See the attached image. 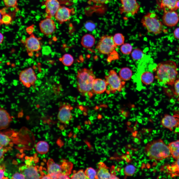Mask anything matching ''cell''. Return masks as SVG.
Returning a JSON list of instances; mask_svg holds the SVG:
<instances>
[{"label":"cell","mask_w":179,"mask_h":179,"mask_svg":"<svg viewBox=\"0 0 179 179\" xmlns=\"http://www.w3.org/2000/svg\"><path fill=\"white\" fill-rule=\"evenodd\" d=\"M0 44H1L2 43V42L3 41V40L4 36H3V34L2 33H0Z\"/></svg>","instance_id":"49"},{"label":"cell","mask_w":179,"mask_h":179,"mask_svg":"<svg viewBox=\"0 0 179 179\" xmlns=\"http://www.w3.org/2000/svg\"><path fill=\"white\" fill-rule=\"evenodd\" d=\"M68 175L62 173L59 174L58 176L57 179H69Z\"/></svg>","instance_id":"44"},{"label":"cell","mask_w":179,"mask_h":179,"mask_svg":"<svg viewBox=\"0 0 179 179\" xmlns=\"http://www.w3.org/2000/svg\"><path fill=\"white\" fill-rule=\"evenodd\" d=\"M44 5L45 7V17L50 18L55 16L60 6L58 0H45Z\"/></svg>","instance_id":"15"},{"label":"cell","mask_w":179,"mask_h":179,"mask_svg":"<svg viewBox=\"0 0 179 179\" xmlns=\"http://www.w3.org/2000/svg\"><path fill=\"white\" fill-rule=\"evenodd\" d=\"M119 76L123 80L127 81L130 80L132 76L131 70L128 67L122 68L119 72Z\"/></svg>","instance_id":"26"},{"label":"cell","mask_w":179,"mask_h":179,"mask_svg":"<svg viewBox=\"0 0 179 179\" xmlns=\"http://www.w3.org/2000/svg\"><path fill=\"white\" fill-rule=\"evenodd\" d=\"M0 145L3 146L7 145L10 141L9 137L1 132H0Z\"/></svg>","instance_id":"37"},{"label":"cell","mask_w":179,"mask_h":179,"mask_svg":"<svg viewBox=\"0 0 179 179\" xmlns=\"http://www.w3.org/2000/svg\"><path fill=\"white\" fill-rule=\"evenodd\" d=\"M161 124L164 127L172 131L179 126V114L173 115L165 114L161 120Z\"/></svg>","instance_id":"10"},{"label":"cell","mask_w":179,"mask_h":179,"mask_svg":"<svg viewBox=\"0 0 179 179\" xmlns=\"http://www.w3.org/2000/svg\"><path fill=\"white\" fill-rule=\"evenodd\" d=\"M0 129L1 130L8 127L12 119L6 110L2 107L0 108Z\"/></svg>","instance_id":"18"},{"label":"cell","mask_w":179,"mask_h":179,"mask_svg":"<svg viewBox=\"0 0 179 179\" xmlns=\"http://www.w3.org/2000/svg\"><path fill=\"white\" fill-rule=\"evenodd\" d=\"M162 20L163 23L165 25L171 27L177 24L179 21V17L175 11H168L164 9Z\"/></svg>","instance_id":"13"},{"label":"cell","mask_w":179,"mask_h":179,"mask_svg":"<svg viewBox=\"0 0 179 179\" xmlns=\"http://www.w3.org/2000/svg\"><path fill=\"white\" fill-rule=\"evenodd\" d=\"M155 71V77L159 83L169 85L174 84L178 75L176 64L171 60L158 64Z\"/></svg>","instance_id":"1"},{"label":"cell","mask_w":179,"mask_h":179,"mask_svg":"<svg viewBox=\"0 0 179 179\" xmlns=\"http://www.w3.org/2000/svg\"><path fill=\"white\" fill-rule=\"evenodd\" d=\"M73 107L69 103L63 104L60 107L57 115L58 120L61 123L67 124L71 120L73 116L71 110Z\"/></svg>","instance_id":"9"},{"label":"cell","mask_w":179,"mask_h":179,"mask_svg":"<svg viewBox=\"0 0 179 179\" xmlns=\"http://www.w3.org/2000/svg\"><path fill=\"white\" fill-rule=\"evenodd\" d=\"M141 22L148 32L155 35L160 34L164 30L162 23L155 13H147L143 16Z\"/></svg>","instance_id":"4"},{"label":"cell","mask_w":179,"mask_h":179,"mask_svg":"<svg viewBox=\"0 0 179 179\" xmlns=\"http://www.w3.org/2000/svg\"><path fill=\"white\" fill-rule=\"evenodd\" d=\"M39 158L36 157H34V161L35 163H37L38 162Z\"/></svg>","instance_id":"51"},{"label":"cell","mask_w":179,"mask_h":179,"mask_svg":"<svg viewBox=\"0 0 179 179\" xmlns=\"http://www.w3.org/2000/svg\"><path fill=\"white\" fill-rule=\"evenodd\" d=\"M29 158H30V157H28V156H26V157H25V159H26V160H28V159Z\"/></svg>","instance_id":"56"},{"label":"cell","mask_w":179,"mask_h":179,"mask_svg":"<svg viewBox=\"0 0 179 179\" xmlns=\"http://www.w3.org/2000/svg\"><path fill=\"white\" fill-rule=\"evenodd\" d=\"M44 160H43V161H44V162H46V160L45 159H44Z\"/></svg>","instance_id":"58"},{"label":"cell","mask_w":179,"mask_h":179,"mask_svg":"<svg viewBox=\"0 0 179 179\" xmlns=\"http://www.w3.org/2000/svg\"><path fill=\"white\" fill-rule=\"evenodd\" d=\"M25 176L21 174L16 172L12 176V179H25Z\"/></svg>","instance_id":"40"},{"label":"cell","mask_w":179,"mask_h":179,"mask_svg":"<svg viewBox=\"0 0 179 179\" xmlns=\"http://www.w3.org/2000/svg\"><path fill=\"white\" fill-rule=\"evenodd\" d=\"M17 163L16 161H15L14 160H13V163L14 164H17Z\"/></svg>","instance_id":"54"},{"label":"cell","mask_w":179,"mask_h":179,"mask_svg":"<svg viewBox=\"0 0 179 179\" xmlns=\"http://www.w3.org/2000/svg\"><path fill=\"white\" fill-rule=\"evenodd\" d=\"M5 169H3L0 168V179H3L4 177V172L5 171Z\"/></svg>","instance_id":"47"},{"label":"cell","mask_w":179,"mask_h":179,"mask_svg":"<svg viewBox=\"0 0 179 179\" xmlns=\"http://www.w3.org/2000/svg\"><path fill=\"white\" fill-rule=\"evenodd\" d=\"M105 78L109 88L108 92H109L114 93L120 91L125 87V81L121 78L114 70H110Z\"/></svg>","instance_id":"5"},{"label":"cell","mask_w":179,"mask_h":179,"mask_svg":"<svg viewBox=\"0 0 179 179\" xmlns=\"http://www.w3.org/2000/svg\"><path fill=\"white\" fill-rule=\"evenodd\" d=\"M132 49V46L130 44L126 43H124L121 45L120 50L123 54L128 55L131 53Z\"/></svg>","instance_id":"34"},{"label":"cell","mask_w":179,"mask_h":179,"mask_svg":"<svg viewBox=\"0 0 179 179\" xmlns=\"http://www.w3.org/2000/svg\"><path fill=\"white\" fill-rule=\"evenodd\" d=\"M60 60L64 65L67 66H71L74 61L73 56L70 54L68 53L64 54Z\"/></svg>","instance_id":"29"},{"label":"cell","mask_w":179,"mask_h":179,"mask_svg":"<svg viewBox=\"0 0 179 179\" xmlns=\"http://www.w3.org/2000/svg\"><path fill=\"white\" fill-rule=\"evenodd\" d=\"M136 169L133 165H129L127 166L124 168V172L126 175L131 176L134 174Z\"/></svg>","instance_id":"36"},{"label":"cell","mask_w":179,"mask_h":179,"mask_svg":"<svg viewBox=\"0 0 179 179\" xmlns=\"http://www.w3.org/2000/svg\"><path fill=\"white\" fill-rule=\"evenodd\" d=\"M39 26L41 32L46 36L51 35L56 29L54 21L49 18H46L41 20L39 23Z\"/></svg>","instance_id":"12"},{"label":"cell","mask_w":179,"mask_h":179,"mask_svg":"<svg viewBox=\"0 0 179 179\" xmlns=\"http://www.w3.org/2000/svg\"><path fill=\"white\" fill-rule=\"evenodd\" d=\"M97 166V179H111V175L109 172L108 168L104 163L100 162L98 163Z\"/></svg>","instance_id":"19"},{"label":"cell","mask_w":179,"mask_h":179,"mask_svg":"<svg viewBox=\"0 0 179 179\" xmlns=\"http://www.w3.org/2000/svg\"><path fill=\"white\" fill-rule=\"evenodd\" d=\"M7 151V149H4V153H5Z\"/></svg>","instance_id":"55"},{"label":"cell","mask_w":179,"mask_h":179,"mask_svg":"<svg viewBox=\"0 0 179 179\" xmlns=\"http://www.w3.org/2000/svg\"><path fill=\"white\" fill-rule=\"evenodd\" d=\"M177 6L178 9H179V0H178L177 4Z\"/></svg>","instance_id":"53"},{"label":"cell","mask_w":179,"mask_h":179,"mask_svg":"<svg viewBox=\"0 0 179 179\" xmlns=\"http://www.w3.org/2000/svg\"><path fill=\"white\" fill-rule=\"evenodd\" d=\"M36 148L39 153L43 154L46 153L48 151L49 146L47 142L40 141L37 144Z\"/></svg>","instance_id":"28"},{"label":"cell","mask_w":179,"mask_h":179,"mask_svg":"<svg viewBox=\"0 0 179 179\" xmlns=\"http://www.w3.org/2000/svg\"><path fill=\"white\" fill-rule=\"evenodd\" d=\"M34 24H32L28 26L26 28V32L28 34L31 35L33 33L34 29Z\"/></svg>","instance_id":"41"},{"label":"cell","mask_w":179,"mask_h":179,"mask_svg":"<svg viewBox=\"0 0 179 179\" xmlns=\"http://www.w3.org/2000/svg\"><path fill=\"white\" fill-rule=\"evenodd\" d=\"M85 173L87 179H96L97 171L91 167L87 168Z\"/></svg>","instance_id":"32"},{"label":"cell","mask_w":179,"mask_h":179,"mask_svg":"<svg viewBox=\"0 0 179 179\" xmlns=\"http://www.w3.org/2000/svg\"><path fill=\"white\" fill-rule=\"evenodd\" d=\"M176 160L167 167L168 171L172 177H179V157Z\"/></svg>","instance_id":"22"},{"label":"cell","mask_w":179,"mask_h":179,"mask_svg":"<svg viewBox=\"0 0 179 179\" xmlns=\"http://www.w3.org/2000/svg\"><path fill=\"white\" fill-rule=\"evenodd\" d=\"M168 146L171 156L176 160L179 157V140L170 143Z\"/></svg>","instance_id":"23"},{"label":"cell","mask_w":179,"mask_h":179,"mask_svg":"<svg viewBox=\"0 0 179 179\" xmlns=\"http://www.w3.org/2000/svg\"><path fill=\"white\" fill-rule=\"evenodd\" d=\"M19 78L23 85L28 88L34 85L37 80L36 74L31 68L22 71L20 73Z\"/></svg>","instance_id":"8"},{"label":"cell","mask_w":179,"mask_h":179,"mask_svg":"<svg viewBox=\"0 0 179 179\" xmlns=\"http://www.w3.org/2000/svg\"><path fill=\"white\" fill-rule=\"evenodd\" d=\"M41 179H51L50 177L48 174L47 175H45L44 176H43L41 178Z\"/></svg>","instance_id":"50"},{"label":"cell","mask_w":179,"mask_h":179,"mask_svg":"<svg viewBox=\"0 0 179 179\" xmlns=\"http://www.w3.org/2000/svg\"><path fill=\"white\" fill-rule=\"evenodd\" d=\"M25 43L27 51L28 53L37 52L41 49V42L33 33L26 39Z\"/></svg>","instance_id":"14"},{"label":"cell","mask_w":179,"mask_h":179,"mask_svg":"<svg viewBox=\"0 0 179 179\" xmlns=\"http://www.w3.org/2000/svg\"><path fill=\"white\" fill-rule=\"evenodd\" d=\"M107 86L105 80L99 78H95L92 87L93 94H98L103 93L107 90Z\"/></svg>","instance_id":"17"},{"label":"cell","mask_w":179,"mask_h":179,"mask_svg":"<svg viewBox=\"0 0 179 179\" xmlns=\"http://www.w3.org/2000/svg\"><path fill=\"white\" fill-rule=\"evenodd\" d=\"M60 165L62 173L68 175L71 173L73 167L72 163L66 160H63Z\"/></svg>","instance_id":"27"},{"label":"cell","mask_w":179,"mask_h":179,"mask_svg":"<svg viewBox=\"0 0 179 179\" xmlns=\"http://www.w3.org/2000/svg\"><path fill=\"white\" fill-rule=\"evenodd\" d=\"M145 154L152 160L160 161L171 155L168 146L161 139L148 142L144 148Z\"/></svg>","instance_id":"3"},{"label":"cell","mask_w":179,"mask_h":179,"mask_svg":"<svg viewBox=\"0 0 179 179\" xmlns=\"http://www.w3.org/2000/svg\"><path fill=\"white\" fill-rule=\"evenodd\" d=\"M18 0H3L6 7L16 8L18 6Z\"/></svg>","instance_id":"38"},{"label":"cell","mask_w":179,"mask_h":179,"mask_svg":"<svg viewBox=\"0 0 179 179\" xmlns=\"http://www.w3.org/2000/svg\"><path fill=\"white\" fill-rule=\"evenodd\" d=\"M95 76L91 69L82 68L77 71L78 90L82 95L91 97L93 95L92 87Z\"/></svg>","instance_id":"2"},{"label":"cell","mask_w":179,"mask_h":179,"mask_svg":"<svg viewBox=\"0 0 179 179\" xmlns=\"http://www.w3.org/2000/svg\"><path fill=\"white\" fill-rule=\"evenodd\" d=\"M140 79L141 82L144 84L149 85L153 82L154 76L151 72L145 71L142 74Z\"/></svg>","instance_id":"25"},{"label":"cell","mask_w":179,"mask_h":179,"mask_svg":"<svg viewBox=\"0 0 179 179\" xmlns=\"http://www.w3.org/2000/svg\"><path fill=\"white\" fill-rule=\"evenodd\" d=\"M36 166L34 167L31 166L28 167L27 169H25L22 170V173L26 179H40V177L39 176L37 171V169Z\"/></svg>","instance_id":"20"},{"label":"cell","mask_w":179,"mask_h":179,"mask_svg":"<svg viewBox=\"0 0 179 179\" xmlns=\"http://www.w3.org/2000/svg\"><path fill=\"white\" fill-rule=\"evenodd\" d=\"M174 85L175 93L179 98V78L176 80Z\"/></svg>","instance_id":"39"},{"label":"cell","mask_w":179,"mask_h":179,"mask_svg":"<svg viewBox=\"0 0 179 179\" xmlns=\"http://www.w3.org/2000/svg\"><path fill=\"white\" fill-rule=\"evenodd\" d=\"M178 0H161L160 7L164 9L166 8L170 10L175 11L178 9L177 6Z\"/></svg>","instance_id":"24"},{"label":"cell","mask_w":179,"mask_h":179,"mask_svg":"<svg viewBox=\"0 0 179 179\" xmlns=\"http://www.w3.org/2000/svg\"><path fill=\"white\" fill-rule=\"evenodd\" d=\"M30 160H27L25 161V163L26 165H30Z\"/></svg>","instance_id":"52"},{"label":"cell","mask_w":179,"mask_h":179,"mask_svg":"<svg viewBox=\"0 0 179 179\" xmlns=\"http://www.w3.org/2000/svg\"><path fill=\"white\" fill-rule=\"evenodd\" d=\"M47 172L51 179H57L59 174L62 173L60 165L55 163L51 159H49L47 163Z\"/></svg>","instance_id":"16"},{"label":"cell","mask_w":179,"mask_h":179,"mask_svg":"<svg viewBox=\"0 0 179 179\" xmlns=\"http://www.w3.org/2000/svg\"><path fill=\"white\" fill-rule=\"evenodd\" d=\"M74 11L72 8L60 6L55 14V18L59 23L62 24L70 20Z\"/></svg>","instance_id":"11"},{"label":"cell","mask_w":179,"mask_h":179,"mask_svg":"<svg viewBox=\"0 0 179 179\" xmlns=\"http://www.w3.org/2000/svg\"><path fill=\"white\" fill-rule=\"evenodd\" d=\"M94 27L93 24L90 22L87 23L85 25L86 28L89 31H92L94 28Z\"/></svg>","instance_id":"42"},{"label":"cell","mask_w":179,"mask_h":179,"mask_svg":"<svg viewBox=\"0 0 179 179\" xmlns=\"http://www.w3.org/2000/svg\"><path fill=\"white\" fill-rule=\"evenodd\" d=\"M174 35L175 38L179 39V27L175 29L174 32Z\"/></svg>","instance_id":"45"},{"label":"cell","mask_w":179,"mask_h":179,"mask_svg":"<svg viewBox=\"0 0 179 179\" xmlns=\"http://www.w3.org/2000/svg\"><path fill=\"white\" fill-rule=\"evenodd\" d=\"M113 39L117 46L121 45L124 44L125 37L121 33H118L115 34L113 37Z\"/></svg>","instance_id":"30"},{"label":"cell","mask_w":179,"mask_h":179,"mask_svg":"<svg viewBox=\"0 0 179 179\" xmlns=\"http://www.w3.org/2000/svg\"><path fill=\"white\" fill-rule=\"evenodd\" d=\"M0 149V158L2 157L3 153H4V149L2 147Z\"/></svg>","instance_id":"48"},{"label":"cell","mask_w":179,"mask_h":179,"mask_svg":"<svg viewBox=\"0 0 179 179\" xmlns=\"http://www.w3.org/2000/svg\"><path fill=\"white\" fill-rule=\"evenodd\" d=\"M144 53L140 49L136 48L134 49L131 53V56L135 60H138L141 59L143 56Z\"/></svg>","instance_id":"33"},{"label":"cell","mask_w":179,"mask_h":179,"mask_svg":"<svg viewBox=\"0 0 179 179\" xmlns=\"http://www.w3.org/2000/svg\"><path fill=\"white\" fill-rule=\"evenodd\" d=\"M117 47V46L114 42L113 37L105 35L100 38L96 48L100 53L108 55L113 52Z\"/></svg>","instance_id":"6"},{"label":"cell","mask_w":179,"mask_h":179,"mask_svg":"<svg viewBox=\"0 0 179 179\" xmlns=\"http://www.w3.org/2000/svg\"><path fill=\"white\" fill-rule=\"evenodd\" d=\"M121 4L119 8L120 13H125L129 16H133L137 14L140 6L137 0H120Z\"/></svg>","instance_id":"7"},{"label":"cell","mask_w":179,"mask_h":179,"mask_svg":"<svg viewBox=\"0 0 179 179\" xmlns=\"http://www.w3.org/2000/svg\"><path fill=\"white\" fill-rule=\"evenodd\" d=\"M110 0H91L94 3L98 4H103L107 3Z\"/></svg>","instance_id":"43"},{"label":"cell","mask_w":179,"mask_h":179,"mask_svg":"<svg viewBox=\"0 0 179 179\" xmlns=\"http://www.w3.org/2000/svg\"><path fill=\"white\" fill-rule=\"evenodd\" d=\"M95 39L94 37L90 34H86L82 37L81 44L83 46L86 48L92 47L94 45Z\"/></svg>","instance_id":"21"},{"label":"cell","mask_w":179,"mask_h":179,"mask_svg":"<svg viewBox=\"0 0 179 179\" xmlns=\"http://www.w3.org/2000/svg\"><path fill=\"white\" fill-rule=\"evenodd\" d=\"M10 145L11 146H13V143L12 142H10L9 143Z\"/></svg>","instance_id":"57"},{"label":"cell","mask_w":179,"mask_h":179,"mask_svg":"<svg viewBox=\"0 0 179 179\" xmlns=\"http://www.w3.org/2000/svg\"><path fill=\"white\" fill-rule=\"evenodd\" d=\"M8 8L6 7L1 9L0 10V14L2 15L6 13V10L8 9Z\"/></svg>","instance_id":"46"},{"label":"cell","mask_w":179,"mask_h":179,"mask_svg":"<svg viewBox=\"0 0 179 179\" xmlns=\"http://www.w3.org/2000/svg\"><path fill=\"white\" fill-rule=\"evenodd\" d=\"M12 20L10 14L6 13L2 15V18H0V25L3 24L6 25H10L12 23Z\"/></svg>","instance_id":"31"},{"label":"cell","mask_w":179,"mask_h":179,"mask_svg":"<svg viewBox=\"0 0 179 179\" xmlns=\"http://www.w3.org/2000/svg\"><path fill=\"white\" fill-rule=\"evenodd\" d=\"M71 179H87L85 174L83 170H80L74 173L71 176Z\"/></svg>","instance_id":"35"}]
</instances>
